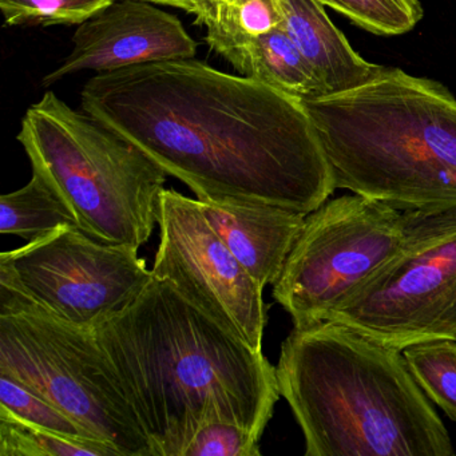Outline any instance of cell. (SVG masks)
<instances>
[{
	"label": "cell",
	"instance_id": "20",
	"mask_svg": "<svg viewBox=\"0 0 456 456\" xmlns=\"http://www.w3.org/2000/svg\"><path fill=\"white\" fill-rule=\"evenodd\" d=\"M324 6L349 18L354 25L376 36H402L421 18L419 0H320Z\"/></svg>",
	"mask_w": 456,
	"mask_h": 456
},
{
	"label": "cell",
	"instance_id": "17",
	"mask_svg": "<svg viewBox=\"0 0 456 456\" xmlns=\"http://www.w3.org/2000/svg\"><path fill=\"white\" fill-rule=\"evenodd\" d=\"M121 456L109 443L66 436L0 413V456Z\"/></svg>",
	"mask_w": 456,
	"mask_h": 456
},
{
	"label": "cell",
	"instance_id": "2",
	"mask_svg": "<svg viewBox=\"0 0 456 456\" xmlns=\"http://www.w3.org/2000/svg\"><path fill=\"white\" fill-rule=\"evenodd\" d=\"M94 333L151 456H183L197 431L215 421L263 436L281 396L276 367L169 282L153 277Z\"/></svg>",
	"mask_w": 456,
	"mask_h": 456
},
{
	"label": "cell",
	"instance_id": "13",
	"mask_svg": "<svg viewBox=\"0 0 456 456\" xmlns=\"http://www.w3.org/2000/svg\"><path fill=\"white\" fill-rule=\"evenodd\" d=\"M279 4L282 28L312 63L328 95L356 89L383 70L352 49L320 0H279Z\"/></svg>",
	"mask_w": 456,
	"mask_h": 456
},
{
	"label": "cell",
	"instance_id": "12",
	"mask_svg": "<svg viewBox=\"0 0 456 456\" xmlns=\"http://www.w3.org/2000/svg\"><path fill=\"white\" fill-rule=\"evenodd\" d=\"M210 225L261 288L277 281L305 216L261 204L200 201Z\"/></svg>",
	"mask_w": 456,
	"mask_h": 456
},
{
	"label": "cell",
	"instance_id": "10",
	"mask_svg": "<svg viewBox=\"0 0 456 456\" xmlns=\"http://www.w3.org/2000/svg\"><path fill=\"white\" fill-rule=\"evenodd\" d=\"M159 244L151 272L224 330L263 349L268 316L263 288L234 257L199 200L164 189L157 207Z\"/></svg>",
	"mask_w": 456,
	"mask_h": 456
},
{
	"label": "cell",
	"instance_id": "14",
	"mask_svg": "<svg viewBox=\"0 0 456 456\" xmlns=\"http://www.w3.org/2000/svg\"><path fill=\"white\" fill-rule=\"evenodd\" d=\"M233 68L300 102L328 95L324 82L282 26L256 38Z\"/></svg>",
	"mask_w": 456,
	"mask_h": 456
},
{
	"label": "cell",
	"instance_id": "3",
	"mask_svg": "<svg viewBox=\"0 0 456 456\" xmlns=\"http://www.w3.org/2000/svg\"><path fill=\"white\" fill-rule=\"evenodd\" d=\"M305 456H452L402 349L324 320L295 328L276 367Z\"/></svg>",
	"mask_w": 456,
	"mask_h": 456
},
{
	"label": "cell",
	"instance_id": "9",
	"mask_svg": "<svg viewBox=\"0 0 456 456\" xmlns=\"http://www.w3.org/2000/svg\"><path fill=\"white\" fill-rule=\"evenodd\" d=\"M153 277L138 248L71 226L0 255V289L89 330L125 311Z\"/></svg>",
	"mask_w": 456,
	"mask_h": 456
},
{
	"label": "cell",
	"instance_id": "11",
	"mask_svg": "<svg viewBox=\"0 0 456 456\" xmlns=\"http://www.w3.org/2000/svg\"><path fill=\"white\" fill-rule=\"evenodd\" d=\"M197 44L175 15L145 0H116L77 28L73 50L42 81L50 87L81 71L111 73L142 63L191 60Z\"/></svg>",
	"mask_w": 456,
	"mask_h": 456
},
{
	"label": "cell",
	"instance_id": "1",
	"mask_svg": "<svg viewBox=\"0 0 456 456\" xmlns=\"http://www.w3.org/2000/svg\"><path fill=\"white\" fill-rule=\"evenodd\" d=\"M81 106L200 201L309 215L336 191L303 102L194 58L98 74L82 89Z\"/></svg>",
	"mask_w": 456,
	"mask_h": 456
},
{
	"label": "cell",
	"instance_id": "21",
	"mask_svg": "<svg viewBox=\"0 0 456 456\" xmlns=\"http://www.w3.org/2000/svg\"><path fill=\"white\" fill-rule=\"evenodd\" d=\"M116 0H0L7 26H79Z\"/></svg>",
	"mask_w": 456,
	"mask_h": 456
},
{
	"label": "cell",
	"instance_id": "19",
	"mask_svg": "<svg viewBox=\"0 0 456 456\" xmlns=\"http://www.w3.org/2000/svg\"><path fill=\"white\" fill-rule=\"evenodd\" d=\"M0 413L66 436L94 439L86 429L49 400L4 373H0Z\"/></svg>",
	"mask_w": 456,
	"mask_h": 456
},
{
	"label": "cell",
	"instance_id": "8",
	"mask_svg": "<svg viewBox=\"0 0 456 456\" xmlns=\"http://www.w3.org/2000/svg\"><path fill=\"white\" fill-rule=\"evenodd\" d=\"M402 210L362 194L327 200L305 223L273 284L293 327L324 322L399 249Z\"/></svg>",
	"mask_w": 456,
	"mask_h": 456
},
{
	"label": "cell",
	"instance_id": "15",
	"mask_svg": "<svg viewBox=\"0 0 456 456\" xmlns=\"http://www.w3.org/2000/svg\"><path fill=\"white\" fill-rule=\"evenodd\" d=\"M197 25L208 46L234 65L258 37L282 25L279 0H196Z\"/></svg>",
	"mask_w": 456,
	"mask_h": 456
},
{
	"label": "cell",
	"instance_id": "16",
	"mask_svg": "<svg viewBox=\"0 0 456 456\" xmlns=\"http://www.w3.org/2000/svg\"><path fill=\"white\" fill-rule=\"evenodd\" d=\"M65 226L78 228L76 215L36 173L28 185L0 197L2 234H12L30 242Z\"/></svg>",
	"mask_w": 456,
	"mask_h": 456
},
{
	"label": "cell",
	"instance_id": "6",
	"mask_svg": "<svg viewBox=\"0 0 456 456\" xmlns=\"http://www.w3.org/2000/svg\"><path fill=\"white\" fill-rule=\"evenodd\" d=\"M0 373L12 376L121 456L151 443L106 364L94 330L63 322L0 289Z\"/></svg>",
	"mask_w": 456,
	"mask_h": 456
},
{
	"label": "cell",
	"instance_id": "18",
	"mask_svg": "<svg viewBox=\"0 0 456 456\" xmlns=\"http://www.w3.org/2000/svg\"><path fill=\"white\" fill-rule=\"evenodd\" d=\"M403 354L421 391L456 423V341L413 344Z\"/></svg>",
	"mask_w": 456,
	"mask_h": 456
},
{
	"label": "cell",
	"instance_id": "5",
	"mask_svg": "<svg viewBox=\"0 0 456 456\" xmlns=\"http://www.w3.org/2000/svg\"><path fill=\"white\" fill-rule=\"evenodd\" d=\"M17 140L84 233L138 249L148 242L167 173L132 141L54 92L28 109Z\"/></svg>",
	"mask_w": 456,
	"mask_h": 456
},
{
	"label": "cell",
	"instance_id": "22",
	"mask_svg": "<svg viewBox=\"0 0 456 456\" xmlns=\"http://www.w3.org/2000/svg\"><path fill=\"white\" fill-rule=\"evenodd\" d=\"M260 439L249 429L229 421L202 427L183 456H260Z\"/></svg>",
	"mask_w": 456,
	"mask_h": 456
},
{
	"label": "cell",
	"instance_id": "23",
	"mask_svg": "<svg viewBox=\"0 0 456 456\" xmlns=\"http://www.w3.org/2000/svg\"><path fill=\"white\" fill-rule=\"evenodd\" d=\"M154 4H164V6L175 7V9L185 10L189 14H193L196 10V0H145Z\"/></svg>",
	"mask_w": 456,
	"mask_h": 456
},
{
	"label": "cell",
	"instance_id": "7",
	"mask_svg": "<svg viewBox=\"0 0 456 456\" xmlns=\"http://www.w3.org/2000/svg\"><path fill=\"white\" fill-rule=\"evenodd\" d=\"M397 252L327 320L404 349L456 341V207L405 210Z\"/></svg>",
	"mask_w": 456,
	"mask_h": 456
},
{
	"label": "cell",
	"instance_id": "4",
	"mask_svg": "<svg viewBox=\"0 0 456 456\" xmlns=\"http://www.w3.org/2000/svg\"><path fill=\"white\" fill-rule=\"evenodd\" d=\"M336 189L395 209L456 207V98L383 68L367 84L303 102Z\"/></svg>",
	"mask_w": 456,
	"mask_h": 456
}]
</instances>
